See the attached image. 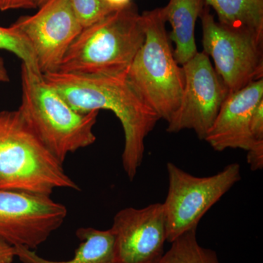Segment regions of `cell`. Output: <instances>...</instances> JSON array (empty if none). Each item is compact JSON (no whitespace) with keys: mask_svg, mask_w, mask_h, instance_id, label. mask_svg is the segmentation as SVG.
Segmentation results:
<instances>
[{"mask_svg":"<svg viewBox=\"0 0 263 263\" xmlns=\"http://www.w3.org/2000/svg\"><path fill=\"white\" fill-rule=\"evenodd\" d=\"M205 0H170L164 7L166 22L171 26L170 41L175 44V60L182 66L197 53L195 29Z\"/></svg>","mask_w":263,"mask_h":263,"instance_id":"4fadbf2b","label":"cell"},{"mask_svg":"<svg viewBox=\"0 0 263 263\" xmlns=\"http://www.w3.org/2000/svg\"><path fill=\"white\" fill-rule=\"evenodd\" d=\"M144 41L142 15L132 4L83 29L57 72L84 76L125 75Z\"/></svg>","mask_w":263,"mask_h":263,"instance_id":"277c9868","label":"cell"},{"mask_svg":"<svg viewBox=\"0 0 263 263\" xmlns=\"http://www.w3.org/2000/svg\"><path fill=\"white\" fill-rule=\"evenodd\" d=\"M48 0H36V4H37V8H40L41 5L44 4L45 3H46Z\"/></svg>","mask_w":263,"mask_h":263,"instance_id":"603a6c76","label":"cell"},{"mask_svg":"<svg viewBox=\"0 0 263 263\" xmlns=\"http://www.w3.org/2000/svg\"><path fill=\"white\" fill-rule=\"evenodd\" d=\"M36 8H37L36 0H0L1 11Z\"/></svg>","mask_w":263,"mask_h":263,"instance_id":"d6986e66","label":"cell"},{"mask_svg":"<svg viewBox=\"0 0 263 263\" xmlns=\"http://www.w3.org/2000/svg\"><path fill=\"white\" fill-rule=\"evenodd\" d=\"M263 101V79L230 93L221 105L204 141L217 152L253 148L251 122L255 108Z\"/></svg>","mask_w":263,"mask_h":263,"instance_id":"7c38bea8","label":"cell"},{"mask_svg":"<svg viewBox=\"0 0 263 263\" xmlns=\"http://www.w3.org/2000/svg\"><path fill=\"white\" fill-rule=\"evenodd\" d=\"M56 189L80 190L41 143L18 108L0 111V190L51 195Z\"/></svg>","mask_w":263,"mask_h":263,"instance_id":"3957f363","label":"cell"},{"mask_svg":"<svg viewBox=\"0 0 263 263\" xmlns=\"http://www.w3.org/2000/svg\"><path fill=\"white\" fill-rule=\"evenodd\" d=\"M32 47L41 73L57 72L67 50L84 27L69 0H48L35 14L12 24Z\"/></svg>","mask_w":263,"mask_h":263,"instance_id":"30bf717a","label":"cell"},{"mask_svg":"<svg viewBox=\"0 0 263 263\" xmlns=\"http://www.w3.org/2000/svg\"><path fill=\"white\" fill-rule=\"evenodd\" d=\"M0 50L13 53L22 61V65L32 70L41 72L38 69L35 55L26 38L13 28L0 27Z\"/></svg>","mask_w":263,"mask_h":263,"instance_id":"e0dca14e","label":"cell"},{"mask_svg":"<svg viewBox=\"0 0 263 263\" xmlns=\"http://www.w3.org/2000/svg\"><path fill=\"white\" fill-rule=\"evenodd\" d=\"M65 205L51 195L0 190V237L34 250L63 224Z\"/></svg>","mask_w":263,"mask_h":263,"instance_id":"ba28073f","label":"cell"},{"mask_svg":"<svg viewBox=\"0 0 263 263\" xmlns=\"http://www.w3.org/2000/svg\"><path fill=\"white\" fill-rule=\"evenodd\" d=\"M168 191L163 202L166 240L172 243L192 230L209 209L240 180V165L232 163L213 176L198 177L167 164Z\"/></svg>","mask_w":263,"mask_h":263,"instance_id":"8992f818","label":"cell"},{"mask_svg":"<svg viewBox=\"0 0 263 263\" xmlns=\"http://www.w3.org/2000/svg\"><path fill=\"white\" fill-rule=\"evenodd\" d=\"M200 18L203 51L212 57L230 93L263 79V37L221 25L206 4Z\"/></svg>","mask_w":263,"mask_h":263,"instance_id":"52a82bcc","label":"cell"},{"mask_svg":"<svg viewBox=\"0 0 263 263\" xmlns=\"http://www.w3.org/2000/svg\"><path fill=\"white\" fill-rule=\"evenodd\" d=\"M43 76L76 111L86 114L107 110L115 114L124 130L123 168L133 181L144 157L145 140L160 118L137 95L125 75L53 72Z\"/></svg>","mask_w":263,"mask_h":263,"instance_id":"6da1fadb","label":"cell"},{"mask_svg":"<svg viewBox=\"0 0 263 263\" xmlns=\"http://www.w3.org/2000/svg\"><path fill=\"white\" fill-rule=\"evenodd\" d=\"M76 236L80 245L69 260H50L21 246L15 247V255L22 263H116L114 238L110 229L81 228L76 230Z\"/></svg>","mask_w":263,"mask_h":263,"instance_id":"5bb4252c","label":"cell"},{"mask_svg":"<svg viewBox=\"0 0 263 263\" xmlns=\"http://www.w3.org/2000/svg\"><path fill=\"white\" fill-rule=\"evenodd\" d=\"M10 82V76L8 69L3 57H0V84Z\"/></svg>","mask_w":263,"mask_h":263,"instance_id":"7402d4cb","label":"cell"},{"mask_svg":"<svg viewBox=\"0 0 263 263\" xmlns=\"http://www.w3.org/2000/svg\"><path fill=\"white\" fill-rule=\"evenodd\" d=\"M111 11H117L127 8L133 4L132 0H104Z\"/></svg>","mask_w":263,"mask_h":263,"instance_id":"44dd1931","label":"cell"},{"mask_svg":"<svg viewBox=\"0 0 263 263\" xmlns=\"http://www.w3.org/2000/svg\"><path fill=\"white\" fill-rule=\"evenodd\" d=\"M15 257V247L0 237V263H13Z\"/></svg>","mask_w":263,"mask_h":263,"instance_id":"ffe728a7","label":"cell"},{"mask_svg":"<svg viewBox=\"0 0 263 263\" xmlns=\"http://www.w3.org/2000/svg\"><path fill=\"white\" fill-rule=\"evenodd\" d=\"M196 230H190L174 240L156 263H220L214 251L198 243Z\"/></svg>","mask_w":263,"mask_h":263,"instance_id":"2e32d148","label":"cell"},{"mask_svg":"<svg viewBox=\"0 0 263 263\" xmlns=\"http://www.w3.org/2000/svg\"><path fill=\"white\" fill-rule=\"evenodd\" d=\"M227 28L263 37V0H205Z\"/></svg>","mask_w":263,"mask_h":263,"instance_id":"9a60e30c","label":"cell"},{"mask_svg":"<svg viewBox=\"0 0 263 263\" xmlns=\"http://www.w3.org/2000/svg\"><path fill=\"white\" fill-rule=\"evenodd\" d=\"M22 103L18 110L41 143L64 164L67 156L96 141L99 111H76L43 74L22 64Z\"/></svg>","mask_w":263,"mask_h":263,"instance_id":"7a4b0ae2","label":"cell"},{"mask_svg":"<svg viewBox=\"0 0 263 263\" xmlns=\"http://www.w3.org/2000/svg\"><path fill=\"white\" fill-rule=\"evenodd\" d=\"M110 229L116 263H156L164 254L167 240L162 203L122 209L114 216Z\"/></svg>","mask_w":263,"mask_h":263,"instance_id":"8fae6325","label":"cell"},{"mask_svg":"<svg viewBox=\"0 0 263 263\" xmlns=\"http://www.w3.org/2000/svg\"><path fill=\"white\" fill-rule=\"evenodd\" d=\"M141 15L144 43L125 77L141 100L167 122L181 103L184 87L182 66L175 60L163 8L147 10Z\"/></svg>","mask_w":263,"mask_h":263,"instance_id":"5b68a950","label":"cell"},{"mask_svg":"<svg viewBox=\"0 0 263 263\" xmlns=\"http://www.w3.org/2000/svg\"><path fill=\"white\" fill-rule=\"evenodd\" d=\"M82 27H89L112 13L104 0H69Z\"/></svg>","mask_w":263,"mask_h":263,"instance_id":"ac0fdd59","label":"cell"},{"mask_svg":"<svg viewBox=\"0 0 263 263\" xmlns=\"http://www.w3.org/2000/svg\"><path fill=\"white\" fill-rule=\"evenodd\" d=\"M182 68V97L179 108L167 122V131L178 133L190 129L204 140L229 95V89L204 51L197 52Z\"/></svg>","mask_w":263,"mask_h":263,"instance_id":"9c48e42d","label":"cell"}]
</instances>
